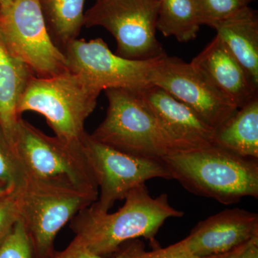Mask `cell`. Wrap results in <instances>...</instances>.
Wrapping results in <instances>:
<instances>
[{
	"label": "cell",
	"instance_id": "1",
	"mask_svg": "<svg viewBox=\"0 0 258 258\" xmlns=\"http://www.w3.org/2000/svg\"><path fill=\"white\" fill-rule=\"evenodd\" d=\"M124 200L118 211L99 212L91 205L70 222L75 237L93 253L102 257L117 253L123 244L139 237L152 242L166 220L184 215L171 206L166 194L152 198L145 184L131 190Z\"/></svg>",
	"mask_w": 258,
	"mask_h": 258
},
{
	"label": "cell",
	"instance_id": "2",
	"mask_svg": "<svg viewBox=\"0 0 258 258\" xmlns=\"http://www.w3.org/2000/svg\"><path fill=\"white\" fill-rule=\"evenodd\" d=\"M172 179L198 196L232 205L258 198V159L237 155L217 146L164 157Z\"/></svg>",
	"mask_w": 258,
	"mask_h": 258
},
{
	"label": "cell",
	"instance_id": "3",
	"mask_svg": "<svg viewBox=\"0 0 258 258\" xmlns=\"http://www.w3.org/2000/svg\"><path fill=\"white\" fill-rule=\"evenodd\" d=\"M105 93L108 102L106 117L91 134L97 142L125 154L151 159H162L193 149L164 128L136 91L113 88Z\"/></svg>",
	"mask_w": 258,
	"mask_h": 258
},
{
	"label": "cell",
	"instance_id": "4",
	"mask_svg": "<svg viewBox=\"0 0 258 258\" xmlns=\"http://www.w3.org/2000/svg\"><path fill=\"white\" fill-rule=\"evenodd\" d=\"M101 91L79 74L68 71L49 78L32 76L18 105V113L33 111L45 117L55 137L82 144L86 119L96 108Z\"/></svg>",
	"mask_w": 258,
	"mask_h": 258
},
{
	"label": "cell",
	"instance_id": "5",
	"mask_svg": "<svg viewBox=\"0 0 258 258\" xmlns=\"http://www.w3.org/2000/svg\"><path fill=\"white\" fill-rule=\"evenodd\" d=\"M13 144L27 179L71 186L98 198L96 175L82 144L50 137L22 117Z\"/></svg>",
	"mask_w": 258,
	"mask_h": 258
},
{
	"label": "cell",
	"instance_id": "6",
	"mask_svg": "<svg viewBox=\"0 0 258 258\" xmlns=\"http://www.w3.org/2000/svg\"><path fill=\"white\" fill-rule=\"evenodd\" d=\"M20 220L31 240L36 258H50L55 252L56 236L98 197L71 186L27 179L16 190Z\"/></svg>",
	"mask_w": 258,
	"mask_h": 258
},
{
	"label": "cell",
	"instance_id": "7",
	"mask_svg": "<svg viewBox=\"0 0 258 258\" xmlns=\"http://www.w3.org/2000/svg\"><path fill=\"white\" fill-rule=\"evenodd\" d=\"M159 0H96L84 13L83 26L106 29L116 42L115 53L131 60L165 54L157 38Z\"/></svg>",
	"mask_w": 258,
	"mask_h": 258
},
{
	"label": "cell",
	"instance_id": "8",
	"mask_svg": "<svg viewBox=\"0 0 258 258\" xmlns=\"http://www.w3.org/2000/svg\"><path fill=\"white\" fill-rule=\"evenodd\" d=\"M0 39L37 77H52L69 71L64 52L47 30L40 0H15L2 8Z\"/></svg>",
	"mask_w": 258,
	"mask_h": 258
},
{
	"label": "cell",
	"instance_id": "9",
	"mask_svg": "<svg viewBox=\"0 0 258 258\" xmlns=\"http://www.w3.org/2000/svg\"><path fill=\"white\" fill-rule=\"evenodd\" d=\"M83 149L92 166L98 185V198L91 206L99 212H108L115 202L148 180L172 179L162 159L139 157L115 150L85 134Z\"/></svg>",
	"mask_w": 258,
	"mask_h": 258
},
{
	"label": "cell",
	"instance_id": "10",
	"mask_svg": "<svg viewBox=\"0 0 258 258\" xmlns=\"http://www.w3.org/2000/svg\"><path fill=\"white\" fill-rule=\"evenodd\" d=\"M63 52L69 71L81 75L100 91H139L150 86L151 74L162 56L145 60L125 58L112 52L101 38L76 39Z\"/></svg>",
	"mask_w": 258,
	"mask_h": 258
},
{
	"label": "cell",
	"instance_id": "11",
	"mask_svg": "<svg viewBox=\"0 0 258 258\" xmlns=\"http://www.w3.org/2000/svg\"><path fill=\"white\" fill-rule=\"evenodd\" d=\"M151 84L159 86L187 105L216 129L238 108L227 101L190 62L164 54L151 74Z\"/></svg>",
	"mask_w": 258,
	"mask_h": 258
},
{
	"label": "cell",
	"instance_id": "12",
	"mask_svg": "<svg viewBox=\"0 0 258 258\" xmlns=\"http://www.w3.org/2000/svg\"><path fill=\"white\" fill-rule=\"evenodd\" d=\"M258 236V215L240 208L227 209L199 222L186 237L198 258L225 255Z\"/></svg>",
	"mask_w": 258,
	"mask_h": 258
},
{
	"label": "cell",
	"instance_id": "13",
	"mask_svg": "<svg viewBox=\"0 0 258 258\" xmlns=\"http://www.w3.org/2000/svg\"><path fill=\"white\" fill-rule=\"evenodd\" d=\"M136 92L164 128L180 142L193 149L215 145V129L165 90L150 85Z\"/></svg>",
	"mask_w": 258,
	"mask_h": 258
},
{
	"label": "cell",
	"instance_id": "14",
	"mask_svg": "<svg viewBox=\"0 0 258 258\" xmlns=\"http://www.w3.org/2000/svg\"><path fill=\"white\" fill-rule=\"evenodd\" d=\"M190 63L237 108L257 97V86L217 35Z\"/></svg>",
	"mask_w": 258,
	"mask_h": 258
},
{
	"label": "cell",
	"instance_id": "15",
	"mask_svg": "<svg viewBox=\"0 0 258 258\" xmlns=\"http://www.w3.org/2000/svg\"><path fill=\"white\" fill-rule=\"evenodd\" d=\"M217 36L258 87V18L249 6L215 24Z\"/></svg>",
	"mask_w": 258,
	"mask_h": 258
},
{
	"label": "cell",
	"instance_id": "16",
	"mask_svg": "<svg viewBox=\"0 0 258 258\" xmlns=\"http://www.w3.org/2000/svg\"><path fill=\"white\" fill-rule=\"evenodd\" d=\"M32 76L30 68L12 55L0 39V125L12 144L21 117L18 113L19 100Z\"/></svg>",
	"mask_w": 258,
	"mask_h": 258
},
{
	"label": "cell",
	"instance_id": "17",
	"mask_svg": "<svg viewBox=\"0 0 258 258\" xmlns=\"http://www.w3.org/2000/svg\"><path fill=\"white\" fill-rule=\"evenodd\" d=\"M215 146L258 159V96L215 129Z\"/></svg>",
	"mask_w": 258,
	"mask_h": 258
},
{
	"label": "cell",
	"instance_id": "18",
	"mask_svg": "<svg viewBox=\"0 0 258 258\" xmlns=\"http://www.w3.org/2000/svg\"><path fill=\"white\" fill-rule=\"evenodd\" d=\"M84 3L85 0H40L49 34L62 52L81 31Z\"/></svg>",
	"mask_w": 258,
	"mask_h": 258
},
{
	"label": "cell",
	"instance_id": "19",
	"mask_svg": "<svg viewBox=\"0 0 258 258\" xmlns=\"http://www.w3.org/2000/svg\"><path fill=\"white\" fill-rule=\"evenodd\" d=\"M195 0H159L157 30L180 42L195 40L201 26Z\"/></svg>",
	"mask_w": 258,
	"mask_h": 258
},
{
	"label": "cell",
	"instance_id": "20",
	"mask_svg": "<svg viewBox=\"0 0 258 258\" xmlns=\"http://www.w3.org/2000/svg\"><path fill=\"white\" fill-rule=\"evenodd\" d=\"M26 179L14 147L0 125V184L16 191L23 186Z\"/></svg>",
	"mask_w": 258,
	"mask_h": 258
},
{
	"label": "cell",
	"instance_id": "21",
	"mask_svg": "<svg viewBox=\"0 0 258 258\" xmlns=\"http://www.w3.org/2000/svg\"><path fill=\"white\" fill-rule=\"evenodd\" d=\"M252 0H195L202 25L212 27L237 11L249 6Z\"/></svg>",
	"mask_w": 258,
	"mask_h": 258
},
{
	"label": "cell",
	"instance_id": "22",
	"mask_svg": "<svg viewBox=\"0 0 258 258\" xmlns=\"http://www.w3.org/2000/svg\"><path fill=\"white\" fill-rule=\"evenodd\" d=\"M0 258H36L31 240L19 220L0 244Z\"/></svg>",
	"mask_w": 258,
	"mask_h": 258
},
{
	"label": "cell",
	"instance_id": "23",
	"mask_svg": "<svg viewBox=\"0 0 258 258\" xmlns=\"http://www.w3.org/2000/svg\"><path fill=\"white\" fill-rule=\"evenodd\" d=\"M144 248V244L139 240H132L122 246L120 250L112 258H129L136 252ZM50 258H106L93 253L83 243L82 241L75 237L63 250H55Z\"/></svg>",
	"mask_w": 258,
	"mask_h": 258
},
{
	"label": "cell",
	"instance_id": "24",
	"mask_svg": "<svg viewBox=\"0 0 258 258\" xmlns=\"http://www.w3.org/2000/svg\"><path fill=\"white\" fill-rule=\"evenodd\" d=\"M20 220L16 191L0 198V244Z\"/></svg>",
	"mask_w": 258,
	"mask_h": 258
},
{
	"label": "cell",
	"instance_id": "25",
	"mask_svg": "<svg viewBox=\"0 0 258 258\" xmlns=\"http://www.w3.org/2000/svg\"><path fill=\"white\" fill-rule=\"evenodd\" d=\"M129 258H198L195 257L188 248L186 238L175 244L164 247L145 252L144 248L136 252Z\"/></svg>",
	"mask_w": 258,
	"mask_h": 258
},
{
	"label": "cell",
	"instance_id": "26",
	"mask_svg": "<svg viewBox=\"0 0 258 258\" xmlns=\"http://www.w3.org/2000/svg\"><path fill=\"white\" fill-rule=\"evenodd\" d=\"M224 258H258V236L225 254Z\"/></svg>",
	"mask_w": 258,
	"mask_h": 258
},
{
	"label": "cell",
	"instance_id": "27",
	"mask_svg": "<svg viewBox=\"0 0 258 258\" xmlns=\"http://www.w3.org/2000/svg\"><path fill=\"white\" fill-rule=\"evenodd\" d=\"M12 191H14V190L8 189V188L5 187V186L0 184V198H3V197L5 196V195L11 193Z\"/></svg>",
	"mask_w": 258,
	"mask_h": 258
},
{
	"label": "cell",
	"instance_id": "28",
	"mask_svg": "<svg viewBox=\"0 0 258 258\" xmlns=\"http://www.w3.org/2000/svg\"><path fill=\"white\" fill-rule=\"evenodd\" d=\"M15 0H0V8H5L6 7L9 6Z\"/></svg>",
	"mask_w": 258,
	"mask_h": 258
},
{
	"label": "cell",
	"instance_id": "29",
	"mask_svg": "<svg viewBox=\"0 0 258 258\" xmlns=\"http://www.w3.org/2000/svg\"><path fill=\"white\" fill-rule=\"evenodd\" d=\"M224 256H225V255H223V256H220V257H215V258H224Z\"/></svg>",
	"mask_w": 258,
	"mask_h": 258
},
{
	"label": "cell",
	"instance_id": "30",
	"mask_svg": "<svg viewBox=\"0 0 258 258\" xmlns=\"http://www.w3.org/2000/svg\"><path fill=\"white\" fill-rule=\"evenodd\" d=\"M0 10H1V8H0Z\"/></svg>",
	"mask_w": 258,
	"mask_h": 258
}]
</instances>
